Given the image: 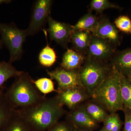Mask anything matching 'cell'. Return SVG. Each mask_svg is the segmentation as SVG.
<instances>
[{"label": "cell", "mask_w": 131, "mask_h": 131, "mask_svg": "<svg viewBox=\"0 0 131 131\" xmlns=\"http://www.w3.org/2000/svg\"><path fill=\"white\" fill-rule=\"evenodd\" d=\"M83 104L87 113L98 124L103 122L109 114L103 107L92 100H88Z\"/></svg>", "instance_id": "e0dca14e"}, {"label": "cell", "mask_w": 131, "mask_h": 131, "mask_svg": "<svg viewBox=\"0 0 131 131\" xmlns=\"http://www.w3.org/2000/svg\"><path fill=\"white\" fill-rule=\"evenodd\" d=\"M0 35L3 44L9 50V62L19 60L23 55L24 42L28 36L26 30L19 29L14 23L0 22Z\"/></svg>", "instance_id": "5b68a950"}, {"label": "cell", "mask_w": 131, "mask_h": 131, "mask_svg": "<svg viewBox=\"0 0 131 131\" xmlns=\"http://www.w3.org/2000/svg\"><path fill=\"white\" fill-rule=\"evenodd\" d=\"M98 20L99 19L96 15L93 14L92 12H88L73 26V30L87 31L92 33L97 26Z\"/></svg>", "instance_id": "ac0fdd59"}, {"label": "cell", "mask_w": 131, "mask_h": 131, "mask_svg": "<svg viewBox=\"0 0 131 131\" xmlns=\"http://www.w3.org/2000/svg\"><path fill=\"white\" fill-rule=\"evenodd\" d=\"M100 131H108L106 130H105V129H103V128H102V129H101V130H100Z\"/></svg>", "instance_id": "1f68e13d"}, {"label": "cell", "mask_w": 131, "mask_h": 131, "mask_svg": "<svg viewBox=\"0 0 131 131\" xmlns=\"http://www.w3.org/2000/svg\"><path fill=\"white\" fill-rule=\"evenodd\" d=\"M47 22L49 27L46 30L49 32L51 40H54L63 47H66L70 42L73 26L55 20L51 16Z\"/></svg>", "instance_id": "9c48e42d"}, {"label": "cell", "mask_w": 131, "mask_h": 131, "mask_svg": "<svg viewBox=\"0 0 131 131\" xmlns=\"http://www.w3.org/2000/svg\"><path fill=\"white\" fill-rule=\"evenodd\" d=\"M16 113L6 98L3 89H0V130H2Z\"/></svg>", "instance_id": "2e32d148"}, {"label": "cell", "mask_w": 131, "mask_h": 131, "mask_svg": "<svg viewBox=\"0 0 131 131\" xmlns=\"http://www.w3.org/2000/svg\"><path fill=\"white\" fill-rule=\"evenodd\" d=\"M50 129V131H74V127L72 124L67 121L58 122Z\"/></svg>", "instance_id": "484cf974"}, {"label": "cell", "mask_w": 131, "mask_h": 131, "mask_svg": "<svg viewBox=\"0 0 131 131\" xmlns=\"http://www.w3.org/2000/svg\"><path fill=\"white\" fill-rule=\"evenodd\" d=\"M129 79H130V81H131V77L130 78H129Z\"/></svg>", "instance_id": "836d02e7"}, {"label": "cell", "mask_w": 131, "mask_h": 131, "mask_svg": "<svg viewBox=\"0 0 131 131\" xmlns=\"http://www.w3.org/2000/svg\"><path fill=\"white\" fill-rule=\"evenodd\" d=\"M3 44L1 40V39H0V50L2 49L3 47Z\"/></svg>", "instance_id": "4dcf8cb0"}, {"label": "cell", "mask_w": 131, "mask_h": 131, "mask_svg": "<svg viewBox=\"0 0 131 131\" xmlns=\"http://www.w3.org/2000/svg\"><path fill=\"white\" fill-rule=\"evenodd\" d=\"M43 30L47 40V46L42 49L39 53V61L43 66L50 67L53 65L56 61V54L54 49L48 44L47 30L44 29Z\"/></svg>", "instance_id": "ffe728a7"}, {"label": "cell", "mask_w": 131, "mask_h": 131, "mask_svg": "<svg viewBox=\"0 0 131 131\" xmlns=\"http://www.w3.org/2000/svg\"><path fill=\"white\" fill-rule=\"evenodd\" d=\"M119 74L123 108L131 110V81L127 77Z\"/></svg>", "instance_id": "44dd1931"}, {"label": "cell", "mask_w": 131, "mask_h": 131, "mask_svg": "<svg viewBox=\"0 0 131 131\" xmlns=\"http://www.w3.org/2000/svg\"><path fill=\"white\" fill-rule=\"evenodd\" d=\"M111 66L118 73L129 78L131 77V48L118 52L112 58Z\"/></svg>", "instance_id": "4fadbf2b"}, {"label": "cell", "mask_w": 131, "mask_h": 131, "mask_svg": "<svg viewBox=\"0 0 131 131\" xmlns=\"http://www.w3.org/2000/svg\"><path fill=\"white\" fill-rule=\"evenodd\" d=\"M92 34L94 36L108 40L115 47L120 45L121 39L118 30L114 24L105 17L99 19L97 26Z\"/></svg>", "instance_id": "7c38bea8"}, {"label": "cell", "mask_w": 131, "mask_h": 131, "mask_svg": "<svg viewBox=\"0 0 131 131\" xmlns=\"http://www.w3.org/2000/svg\"><path fill=\"white\" fill-rule=\"evenodd\" d=\"M118 115L117 113L109 114L103 122V129L107 131H112L116 118Z\"/></svg>", "instance_id": "4316f807"}, {"label": "cell", "mask_w": 131, "mask_h": 131, "mask_svg": "<svg viewBox=\"0 0 131 131\" xmlns=\"http://www.w3.org/2000/svg\"><path fill=\"white\" fill-rule=\"evenodd\" d=\"M1 130H0V131H1Z\"/></svg>", "instance_id": "e575fe53"}, {"label": "cell", "mask_w": 131, "mask_h": 131, "mask_svg": "<svg viewBox=\"0 0 131 131\" xmlns=\"http://www.w3.org/2000/svg\"><path fill=\"white\" fill-rule=\"evenodd\" d=\"M122 111L125 115L124 127L122 131H131V110L123 108Z\"/></svg>", "instance_id": "83f0119b"}, {"label": "cell", "mask_w": 131, "mask_h": 131, "mask_svg": "<svg viewBox=\"0 0 131 131\" xmlns=\"http://www.w3.org/2000/svg\"><path fill=\"white\" fill-rule=\"evenodd\" d=\"M74 131H77V130L76 128L75 127H74Z\"/></svg>", "instance_id": "d6a6232c"}, {"label": "cell", "mask_w": 131, "mask_h": 131, "mask_svg": "<svg viewBox=\"0 0 131 131\" xmlns=\"http://www.w3.org/2000/svg\"><path fill=\"white\" fill-rule=\"evenodd\" d=\"M86 57L84 54L72 50L67 49L64 54L61 68L68 70H78L84 63Z\"/></svg>", "instance_id": "5bb4252c"}, {"label": "cell", "mask_w": 131, "mask_h": 131, "mask_svg": "<svg viewBox=\"0 0 131 131\" xmlns=\"http://www.w3.org/2000/svg\"><path fill=\"white\" fill-rule=\"evenodd\" d=\"M46 71L51 79L57 82V92L75 87H82L78 70H68L61 67L51 71Z\"/></svg>", "instance_id": "ba28073f"}, {"label": "cell", "mask_w": 131, "mask_h": 131, "mask_svg": "<svg viewBox=\"0 0 131 131\" xmlns=\"http://www.w3.org/2000/svg\"><path fill=\"white\" fill-rule=\"evenodd\" d=\"M91 98L103 107L109 114L122 110L119 74L114 68L112 67L110 73L94 91Z\"/></svg>", "instance_id": "3957f363"}, {"label": "cell", "mask_w": 131, "mask_h": 131, "mask_svg": "<svg viewBox=\"0 0 131 131\" xmlns=\"http://www.w3.org/2000/svg\"><path fill=\"white\" fill-rule=\"evenodd\" d=\"M66 119L68 122L78 129L93 130L98 126V123L92 119L87 113L83 103L70 110L67 114Z\"/></svg>", "instance_id": "8fae6325"}, {"label": "cell", "mask_w": 131, "mask_h": 131, "mask_svg": "<svg viewBox=\"0 0 131 131\" xmlns=\"http://www.w3.org/2000/svg\"><path fill=\"white\" fill-rule=\"evenodd\" d=\"M23 72L18 70L9 62H0V89L9 79L17 77Z\"/></svg>", "instance_id": "d6986e66"}, {"label": "cell", "mask_w": 131, "mask_h": 131, "mask_svg": "<svg viewBox=\"0 0 131 131\" xmlns=\"http://www.w3.org/2000/svg\"><path fill=\"white\" fill-rule=\"evenodd\" d=\"M35 86L40 93L46 94L53 91L57 93L54 88V82L51 78H42L34 81Z\"/></svg>", "instance_id": "603a6c76"}, {"label": "cell", "mask_w": 131, "mask_h": 131, "mask_svg": "<svg viewBox=\"0 0 131 131\" xmlns=\"http://www.w3.org/2000/svg\"><path fill=\"white\" fill-rule=\"evenodd\" d=\"M77 131H93V130H89V129H78L77 128Z\"/></svg>", "instance_id": "f546056e"}, {"label": "cell", "mask_w": 131, "mask_h": 131, "mask_svg": "<svg viewBox=\"0 0 131 131\" xmlns=\"http://www.w3.org/2000/svg\"><path fill=\"white\" fill-rule=\"evenodd\" d=\"M115 47L108 40L93 35L86 53V57L106 63L113 57Z\"/></svg>", "instance_id": "52a82bcc"}, {"label": "cell", "mask_w": 131, "mask_h": 131, "mask_svg": "<svg viewBox=\"0 0 131 131\" xmlns=\"http://www.w3.org/2000/svg\"><path fill=\"white\" fill-rule=\"evenodd\" d=\"M115 26L118 30L127 34H131V20L129 16L121 15L115 19Z\"/></svg>", "instance_id": "cb8c5ba5"}, {"label": "cell", "mask_w": 131, "mask_h": 131, "mask_svg": "<svg viewBox=\"0 0 131 131\" xmlns=\"http://www.w3.org/2000/svg\"><path fill=\"white\" fill-rule=\"evenodd\" d=\"M52 1L39 0L34 6L30 21L26 30L28 35H33L43 30V26L50 16Z\"/></svg>", "instance_id": "8992f818"}, {"label": "cell", "mask_w": 131, "mask_h": 131, "mask_svg": "<svg viewBox=\"0 0 131 131\" xmlns=\"http://www.w3.org/2000/svg\"><path fill=\"white\" fill-rule=\"evenodd\" d=\"M11 0H0V6L3 4H8L11 3Z\"/></svg>", "instance_id": "f1b7e54d"}, {"label": "cell", "mask_w": 131, "mask_h": 131, "mask_svg": "<svg viewBox=\"0 0 131 131\" xmlns=\"http://www.w3.org/2000/svg\"><path fill=\"white\" fill-rule=\"evenodd\" d=\"M16 111L30 130L36 131L51 128L66 113L57 95L51 98L45 97L35 105Z\"/></svg>", "instance_id": "6da1fadb"}, {"label": "cell", "mask_w": 131, "mask_h": 131, "mask_svg": "<svg viewBox=\"0 0 131 131\" xmlns=\"http://www.w3.org/2000/svg\"><path fill=\"white\" fill-rule=\"evenodd\" d=\"M15 78L5 92V95L8 102L15 110L33 105L44 98L35 86L34 80L28 73L24 71Z\"/></svg>", "instance_id": "7a4b0ae2"}, {"label": "cell", "mask_w": 131, "mask_h": 131, "mask_svg": "<svg viewBox=\"0 0 131 131\" xmlns=\"http://www.w3.org/2000/svg\"><path fill=\"white\" fill-rule=\"evenodd\" d=\"M59 100L61 105L70 110L91 98L89 95L82 87H77L57 92Z\"/></svg>", "instance_id": "30bf717a"}, {"label": "cell", "mask_w": 131, "mask_h": 131, "mask_svg": "<svg viewBox=\"0 0 131 131\" xmlns=\"http://www.w3.org/2000/svg\"><path fill=\"white\" fill-rule=\"evenodd\" d=\"M90 7L98 13H102L108 8H120L119 7L111 3L108 0H92L90 3Z\"/></svg>", "instance_id": "d4e9b609"}, {"label": "cell", "mask_w": 131, "mask_h": 131, "mask_svg": "<svg viewBox=\"0 0 131 131\" xmlns=\"http://www.w3.org/2000/svg\"><path fill=\"white\" fill-rule=\"evenodd\" d=\"M93 34L89 31H73L71 38L73 49L82 54H86Z\"/></svg>", "instance_id": "9a60e30c"}, {"label": "cell", "mask_w": 131, "mask_h": 131, "mask_svg": "<svg viewBox=\"0 0 131 131\" xmlns=\"http://www.w3.org/2000/svg\"><path fill=\"white\" fill-rule=\"evenodd\" d=\"M3 131H30V129L16 111V114L2 129Z\"/></svg>", "instance_id": "7402d4cb"}, {"label": "cell", "mask_w": 131, "mask_h": 131, "mask_svg": "<svg viewBox=\"0 0 131 131\" xmlns=\"http://www.w3.org/2000/svg\"><path fill=\"white\" fill-rule=\"evenodd\" d=\"M112 69L106 63L86 57V59L78 70L82 87L90 97L91 94L103 82Z\"/></svg>", "instance_id": "277c9868"}]
</instances>
